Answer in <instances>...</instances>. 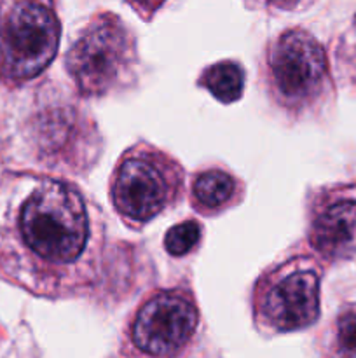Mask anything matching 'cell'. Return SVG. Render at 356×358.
Masks as SVG:
<instances>
[{
	"label": "cell",
	"instance_id": "cell-1",
	"mask_svg": "<svg viewBox=\"0 0 356 358\" xmlns=\"http://www.w3.org/2000/svg\"><path fill=\"white\" fill-rule=\"evenodd\" d=\"M107 222L73 182L37 171L0 175V280L35 297L75 299L103 276Z\"/></svg>",
	"mask_w": 356,
	"mask_h": 358
},
{
	"label": "cell",
	"instance_id": "cell-2",
	"mask_svg": "<svg viewBox=\"0 0 356 358\" xmlns=\"http://www.w3.org/2000/svg\"><path fill=\"white\" fill-rule=\"evenodd\" d=\"M101 150L103 138L96 121L56 83L24 84L7 98L0 114L3 170L87 175Z\"/></svg>",
	"mask_w": 356,
	"mask_h": 358
},
{
	"label": "cell",
	"instance_id": "cell-3",
	"mask_svg": "<svg viewBox=\"0 0 356 358\" xmlns=\"http://www.w3.org/2000/svg\"><path fill=\"white\" fill-rule=\"evenodd\" d=\"M138 44L114 13H98L77 31L65 55V70L82 98L119 93L138 79Z\"/></svg>",
	"mask_w": 356,
	"mask_h": 358
},
{
	"label": "cell",
	"instance_id": "cell-4",
	"mask_svg": "<svg viewBox=\"0 0 356 358\" xmlns=\"http://www.w3.org/2000/svg\"><path fill=\"white\" fill-rule=\"evenodd\" d=\"M185 189V170L166 150L138 142L115 164L110 178V201L129 227H143L173 208Z\"/></svg>",
	"mask_w": 356,
	"mask_h": 358
},
{
	"label": "cell",
	"instance_id": "cell-5",
	"mask_svg": "<svg viewBox=\"0 0 356 358\" xmlns=\"http://www.w3.org/2000/svg\"><path fill=\"white\" fill-rule=\"evenodd\" d=\"M61 41L58 0H0V90L34 83Z\"/></svg>",
	"mask_w": 356,
	"mask_h": 358
},
{
	"label": "cell",
	"instance_id": "cell-6",
	"mask_svg": "<svg viewBox=\"0 0 356 358\" xmlns=\"http://www.w3.org/2000/svg\"><path fill=\"white\" fill-rule=\"evenodd\" d=\"M320 269L309 257H292L264 273L251 296L260 332L285 334L313 325L320 317Z\"/></svg>",
	"mask_w": 356,
	"mask_h": 358
},
{
	"label": "cell",
	"instance_id": "cell-7",
	"mask_svg": "<svg viewBox=\"0 0 356 358\" xmlns=\"http://www.w3.org/2000/svg\"><path fill=\"white\" fill-rule=\"evenodd\" d=\"M201 313L191 289L154 290L142 301L126 327V355L180 357L198 339Z\"/></svg>",
	"mask_w": 356,
	"mask_h": 358
},
{
	"label": "cell",
	"instance_id": "cell-8",
	"mask_svg": "<svg viewBox=\"0 0 356 358\" xmlns=\"http://www.w3.org/2000/svg\"><path fill=\"white\" fill-rule=\"evenodd\" d=\"M265 83L276 103L297 114L316 103L327 83V56L306 30L279 34L265 52Z\"/></svg>",
	"mask_w": 356,
	"mask_h": 358
},
{
	"label": "cell",
	"instance_id": "cell-9",
	"mask_svg": "<svg viewBox=\"0 0 356 358\" xmlns=\"http://www.w3.org/2000/svg\"><path fill=\"white\" fill-rule=\"evenodd\" d=\"M309 243L325 261H344L356 254V201L335 199L316 206L309 224Z\"/></svg>",
	"mask_w": 356,
	"mask_h": 358
},
{
	"label": "cell",
	"instance_id": "cell-10",
	"mask_svg": "<svg viewBox=\"0 0 356 358\" xmlns=\"http://www.w3.org/2000/svg\"><path fill=\"white\" fill-rule=\"evenodd\" d=\"M243 198V184L222 168H208L195 173L191 187V203L201 215L213 217Z\"/></svg>",
	"mask_w": 356,
	"mask_h": 358
},
{
	"label": "cell",
	"instance_id": "cell-11",
	"mask_svg": "<svg viewBox=\"0 0 356 358\" xmlns=\"http://www.w3.org/2000/svg\"><path fill=\"white\" fill-rule=\"evenodd\" d=\"M199 84L222 103H232L243 96L244 70L234 59H222L202 70Z\"/></svg>",
	"mask_w": 356,
	"mask_h": 358
},
{
	"label": "cell",
	"instance_id": "cell-12",
	"mask_svg": "<svg viewBox=\"0 0 356 358\" xmlns=\"http://www.w3.org/2000/svg\"><path fill=\"white\" fill-rule=\"evenodd\" d=\"M201 236L202 229L198 220H184L168 229L164 236V248L173 257H184L198 247Z\"/></svg>",
	"mask_w": 356,
	"mask_h": 358
},
{
	"label": "cell",
	"instance_id": "cell-13",
	"mask_svg": "<svg viewBox=\"0 0 356 358\" xmlns=\"http://www.w3.org/2000/svg\"><path fill=\"white\" fill-rule=\"evenodd\" d=\"M335 345L341 355L356 357V310L346 311L337 320Z\"/></svg>",
	"mask_w": 356,
	"mask_h": 358
},
{
	"label": "cell",
	"instance_id": "cell-14",
	"mask_svg": "<svg viewBox=\"0 0 356 358\" xmlns=\"http://www.w3.org/2000/svg\"><path fill=\"white\" fill-rule=\"evenodd\" d=\"M143 20H150L166 0H126Z\"/></svg>",
	"mask_w": 356,
	"mask_h": 358
},
{
	"label": "cell",
	"instance_id": "cell-15",
	"mask_svg": "<svg viewBox=\"0 0 356 358\" xmlns=\"http://www.w3.org/2000/svg\"><path fill=\"white\" fill-rule=\"evenodd\" d=\"M265 2L276 3V6H288V3L295 2V0H265Z\"/></svg>",
	"mask_w": 356,
	"mask_h": 358
}]
</instances>
